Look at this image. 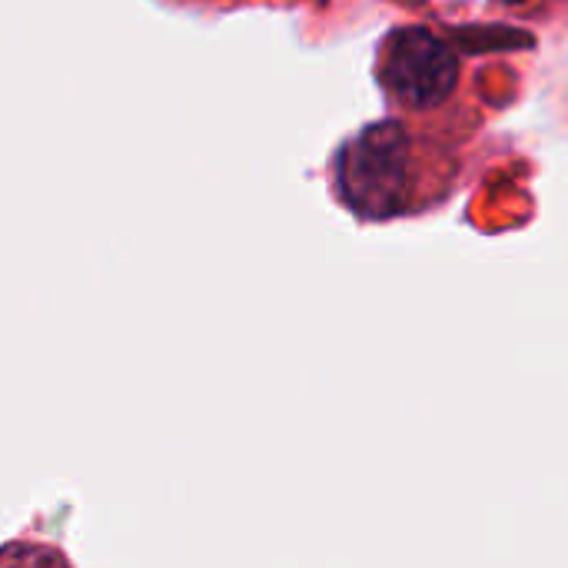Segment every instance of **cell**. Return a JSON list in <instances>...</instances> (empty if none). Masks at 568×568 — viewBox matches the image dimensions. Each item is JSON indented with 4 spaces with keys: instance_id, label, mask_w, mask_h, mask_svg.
<instances>
[{
    "instance_id": "obj_1",
    "label": "cell",
    "mask_w": 568,
    "mask_h": 568,
    "mask_svg": "<svg viewBox=\"0 0 568 568\" xmlns=\"http://www.w3.org/2000/svg\"><path fill=\"white\" fill-rule=\"evenodd\" d=\"M409 176V143L403 126L376 123L363 130L336 163L343 200L359 216H389L403 206Z\"/></svg>"
},
{
    "instance_id": "obj_2",
    "label": "cell",
    "mask_w": 568,
    "mask_h": 568,
    "mask_svg": "<svg viewBox=\"0 0 568 568\" xmlns=\"http://www.w3.org/2000/svg\"><path fill=\"white\" fill-rule=\"evenodd\" d=\"M459 80L456 53L429 30L406 27L396 30L383 53V83L386 90L416 110L443 103Z\"/></svg>"
},
{
    "instance_id": "obj_3",
    "label": "cell",
    "mask_w": 568,
    "mask_h": 568,
    "mask_svg": "<svg viewBox=\"0 0 568 568\" xmlns=\"http://www.w3.org/2000/svg\"><path fill=\"white\" fill-rule=\"evenodd\" d=\"M0 568H73V562L57 542L20 536L0 546Z\"/></svg>"
}]
</instances>
